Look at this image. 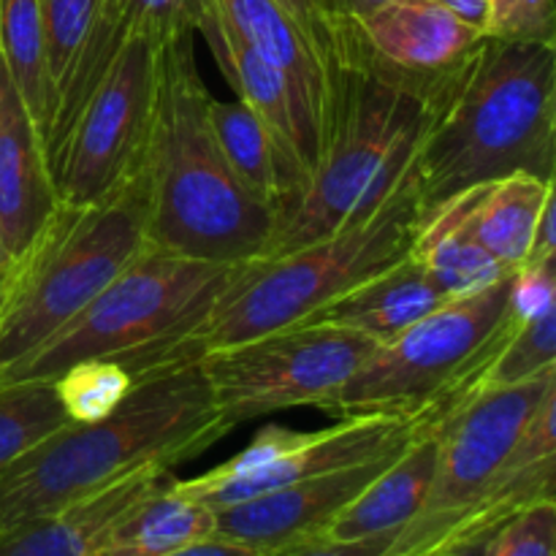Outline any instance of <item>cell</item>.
<instances>
[{
	"label": "cell",
	"instance_id": "obj_1",
	"mask_svg": "<svg viewBox=\"0 0 556 556\" xmlns=\"http://www.w3.org/2000/svg\"><path fill=\"white\" fill-rule=\"evenodd\" d=\"M210 96L193 30L163 41L144 152L147 242L179 258L233 266L264 253L275 206L255 199L223 157L206 117Z\"/></svg>",
	"mask_w": 556,
	"mask_h": 556
},
{
	"label": "cell",
	"instance_id": "obj_2",
	"mask_svg": "<svg viewBox=\"0 0 556 556\" xmlns=\"http://www.w3.org/2000/svg\"><path fill=\"white\" fill-rule=\"evenodd\" d=\"M233 429L217 416L199 364L139 380L96 424H65L0 472V530L52 514L147 467L174 470Z\"/></svg>",
	"mask_w": 556,
	"mask_h": 556
},
{
	"label": "cell",
	"instance_id": "obj_3",
	"mask_svg": "<svg viewBox=\"0 0 556 556\" xmlns=\"http://www.w3.org/2000/svg\"><path fill=\"white\" fill-rule=\"evenodd\" d=\"M554 168L556 43L486 36L418 147L413 182L421 220L467 190L516 174L554 182Z\"/></svg>",
	"mask_w": 556,
	"mask_h": 556
},
{
	"label": "cell",
	"instance_id": "obj_4",
	"mask_svg": "<svg viewBox=\"0 0 556 556\" xmlns=\"http://www.w3.org/2000/svg\"><path fill=\"white\" fill-rule=\"evenodd\" d=\"M421 226L413 168L375 215L291 253L253 258L231 269L210 313L163 348L136 383L157 372L199 364L206 353L307 324L369 277L410 255Z\"/></svg>",
	"mask_w": 556,
	"mask_h": 556
},
{
	"label": "cell",
	"instance_id": "obj_5",
	"mask_svg": "<svg viewBox=\"0 0 556 556\" xmlns=\"http://www.w3.org/2000/svg\"><path fill=\"white\" fill-rule=\"evenodd\" d=\"M434 112L364 65L331 58L318 163L277 210L258 258L291 253L375 215L410 174Z\"/></svg>",
	"mask_w": 556,
	"mask_h": 556
},
{
	"label": "cell",
	"instance_id": "obj_6",
	"mask_svg": "<svg viewBox=\"0 0 556 556\" xmlns=\"http://www.w3.org/2000/svg\"><path fill=\"white\" fill-rule=\"evenodd\" d=\"M147 242L144 163L87 206L58 204L0 286V372L74 320Z\"/></svg>",
	"mask_w": 556,
	"mask_h": 556
},
{
	"label": "cell",
	"instance_id": "obj_7",
	"mask_svg": "<svg viewBox=\"0 0 556 556\" xmlns=\"http://www.w3.org/2000/svg\"><path fill=\"white\" fill-rule=\"evenodd\" d=\"M237 266V264H233ZM233 266L147 248L74 320L0 372L5 380H52L71 364L109 358L136 375L212 309Z\"/></svg>",
	"mask_w": 556,
	"mask_h": 556
},
{
	"label": "cell",
	"instance_id": "obj_8",
	"mask_svg": "<svg viewBox=\"0 0 556 556\" xmlns=\"http://www.w3.org/2000/svg\"><path fill=\"white\" fill-rule=\"evenodd\" d=\"M514 271L462 299H445L356 369L324 413L351 416H440L462 400L510 320Z\"/></svg>",
	"mask_w": 556,
	"mask_h": 556
},
{
	"label": "cell",
	"instance_id": "obj_9",
	"mask_svg": "<svg viewBox=\"0 0 556 556\" xmlns=\"http://www.w3.org/2000/svg\"><path fill=\"white\" fill-rule=\"evenodd\" d=\"M378 351V342L342 326L309 320L271 331L199 362L217 416L239 424L291 407H320Z\"/></svg>",
	"mask_w": 556,
	"mask_h": 556
},
{
	"label": "cell",
	"instance_id": "obj_10",
	"mask_svg": "<svg viewBox=\"0 0 556 556\" xmlns=\"http://www.w3.org/2000/svg\"><path fill=\"white\" fill-rule=\"evenodd\" d=\"M157 47L144 36L128 38L49 155L60 204H92L141 168L155 112Z\"/></svg>",
	"mask_w": 556,
	"mask_h": 556
},
{
	"label": "cell",
	"instance_id": "obj_11",
	"mask_svg": "<svg viewBox=\"0 0 556 556\" xmlns=\"http://www.w3.org/2000/svg\"><path fill=\"white\" fill-rule=\"evenodd\" d=\"M329 38V63L353 60L440 109L470 71L486 33L434 0H391L364 20L334 25Z\"/></svg>",
	"mask_w": 556,
	"mask_h": 556
},
{
	"label": "cell",
	"instance_id": "obj_12",
	"mask_svg": "<svg viewBox=\"0 0 556 556\" xmlns=\"http://www.w3.org/2000/svg\"><path fill=\"white\" fill-rule=\"evenodd\" d=\"M556 386V367L508 389H476L440 416L438 470L416 519L454 521L476 508L503 476L532 413Z\"/></svg>",
	"mask_w": 556,
	"mask_h": 556
},
{
	"label": "cell",
	"instance_id": "obj_13",
	"mask_svg": "<svg viewBox=\"0 0 556 556\" xmlns=\"http://www.w3.org/2000/svg\"><path fill=\"white\" fill-rule=\"evenodd\" d=\"M421 427V416H351L315 432H304L302 443L293 445L261 470L239 478H206L204 472L188 481L174 478V489L199 500L212 510L261 497L275 489L362 465L378 456L402 451Z\"/></svg>",
	"mask_w": 556,
	"mask_h": 556
},
{
	"label": "cell",
	"instance_id": "obj_14",
	"mask_svg": "<svg viewBox=\"0 0 556 556\" xmlns=\"http://www.w3.org/2000/svg\"><path fill=\"white\" fill-rule=\"evenodd\" d=\"M400 454L402 451H394L215 510V535L248 543L269 554L309 546L324 538L326 527L337 519V514L345 510Z\"/></svg>",
	"mask_w": 556,
	"mask_h": 556
},
{
	"label": "cell",
	"instance_id": "obj_15",
	"mask_svg": "<svg viewBox=\"0 0 556 556\" xmlns=\"http://www.w3.org/2000/svg\"><path fill=\"white\" fill-rule=\"evenodd\" d=\"M58 204L41 130L0 63V244L9 264L36 242Z\"/></svg>",
	"mask_w": 556,
	"mask_h": 556
},
{
	"label": "cell",
	"instance_id": "obj_16",
	"mask_svg": "<svg viewBox=\"0 0 556 556\" xmlns=\"http://www.w3.org/2000/svg\"><path fill=\"white\" fill-rule=\"evenodd\" d=\"M168 478L172 470L166 467H147L65 508L5 527L0 530V556H98L119 516Z\"/></svg>",
	"mask_w": 556,
	"mask_h": 556
},
{
	"label": "cell",
	"instance_id": "obj_17",
	"mask_svg": "<svg viewBox=\"0 0 556 556\" xmlns=\"http://www.w3.org/2000/svg\"><path fill=\"white\" fill-rule=\"evenodd\" d=\"M217 16L275 65L291 85L299 106L324 139V114L329 101V63L320 58L313 38L277 0H206Z\"/></svg>",
	"mask_w": 556,
	"mask_h": 556
},
{
	"label": "cell",
	"instance_id": "obj_18",
	"mask_svg": "<svg viewBox=\"0 0 556 556\" xmlns=\"http://www.w3.org/2000/svg\"><path fill=\"white\" fill-rule=\"evenodd\" d=\"M438 427L421 416V427L383 472L337 514L320 541H358L402 530L421 514L438 470Z\"/></svg>",
	"mask_w": 556,
	"mask_h": 556
},
{
	"label": "cell",
	"instance_id": "obj_19",
	"mask_svg": "<svg viewBox=\"0 0 556 556\" xmlns=\"http://www.w3.org/2000/svg\"><path fill=\"white\" fill-rule=\"evenodd\" d=\"M443 302L445 299L410 253L331 302L313 320L342 326L369 337L378 345H389Z\"/></svg>",
	"mask_w": 556,
	"mask_h": 556
},
{
	"label": "cell",
	"instance_id": "obj_20",
	"mask_svg": "<svg viewBox=\"0 0 556 556\" xmlns=\"http://www.w3.org/2000/svg\"><path fill=\"white\" fill-rule=\"evenodd\" d=\"M554 195V182L530 174L481 185L472 188L465 226L505 271H519L532 250L543 206Z\"/></svg>",
	"mask_w": 556,
	"mask_h": 556
},
{
	"label": "cell",
	"instance_id": "obj_21",
	"mask_svg": "<svg viewBox=\"0 0 556 556\" xmlns=\"http://www.w3.org/2000/svg\"><path fill=\"white\" fill-rule=\"evenodd\" d=\"M470 195L467 190L424 217L410 250L443 299L470 296L510 275L467 231Z\"/></svg>",
	"mask_w": 556,
	"mask_h": 556
},
{
	"label": "cell",
	"instance_id": "obj_22",
	"mask_svg": "<svg viewBox=\"0 0 556 556\" xmlns=\"http://www.w3.org/2000/svg\"><path fill=\"white\" fill-rule=\"evenodd\" d=\"M215 527V510L177 492L172 476L119 516L98 548V556H161L212 538Z\"/></svg>",
	"mask_w": 556,
	"mask_h": 556
},
{
	"label": "cell",
	"instance_id": "obj_23",
	"mask_svg": "<svg viewBox=\"0 0 556 556\" xmlns=\"http://www.w3.org/2000/svg\"><path fill=\"white\" fill-rule=\"evenodd\" d=\"M206 117H210L217 147L239 182L255 199L275 206L277 215V206L286 199V188H282L280 157H277L269 128L242 101H217L215 96L206 101Z\"/></svg>",
	"mask_w": 556,
	"mask_h": 556
},
{
	"label": "cell",
	"instance_id": "obj_24",
	"mask_svg": "<svg viewBox=\"0 0 556 556\" xmlns=\"http://www.w3.org/2000/svg\"><path fill=\"white\" fill-rule=\"evenodd\" d=\"M0 63L43 139L52 119L54 90L47 71L38 0H0Z\"/></svg>",
	"mask_w": 556,
	"mask_h": 556
},
{
	"label": "cell",
	"instance_id": "obj_25",
	"mask_svg": "<svg viewBox=\"0 0 556 556\" xmlns=\"http://www.w3.org/2000/svg\"><path fill=\"white\" fill-rule=\"evenodd\" d=\"M548 367H556V299L527 315L510 307L508 329L470 391L519 386Z\"/></svg>",
	"mask_w": 556,
	"mask_h": 556
},
{
	"label": "cell",
	"instance_id": "obj_26",
	"mask_svg": "<svg viewBox=\"0 0 556 556\" xmlns=\"http://www.w3.org/2000/svg\"><path fill=\"white\" fill-rule=\"evenodd\" d=\"M68 421L52 380L0 383V472Z\"/></svg>",
	"mask_w": 556,
	"mask_h": 556
},
{
	"label": "cell",
	"instance_id": "obj_27",
	"mask_svg": "<svg viewBox=\"0 0 556 556\" xmlns=\"http://www.w3.org/2000/svg\"><path fill=\"white\" fill-rule=\"evenodd\" d=\"M52 383L71 424H96L123 405L136 380L123 364L109 358H87L63 369L58 378H52Z\"/></svg>",
	"mask_w": 556,
	"mask_h": 556
},
{
	"label": "cell",
	"instance_id": "obj_28",
	"mask_svg": "<svg viewBox=\"0 0 556 556\" xmlns=\"http://www.w3.org/2000/svg\"><path fill=\"white\" fill-rule=\"evenodd\" d=\"M41 3L43 52H47V71L52 79L54 98L90 33L92 20L101 0H38Z\"/></svg>",
	"mask_w": 556,
	"mask_h": 556
},
{
	"label": "cell",
	"instance_id": "obj_29",
	"mask_svg": "<svg viewBox=\"0 0 556 556\" xmlns=\"http://www.w3.org/2000/svg\"><path fill=\"white\" fill-rule=\"evenodd\" d=\"M556 503L541 500L516 510L494 530L486 556H554Z\"/></svg>",
	"mask_w": 556,
	"mask_h": 556
},
{
	"label": "cell",
	"instance_id": "obj_30",
	"mask_svg": "<svg viewBox=\"0 0 556 556\" xmlns=\"http://www.w3.org/2000/svg\"><path fill=\"white\" fill-rule=\"evenodd\" d=\"M117 5L119 27L128 38L144 36L163 43L179 33H195L201 0H112Z\"/></svg>",
	"mask_w": 556,
	"mask_h": 556
},
{
	"label": "cell",
	"instance_id": "obj_31",
	"mask_svg": "<svg viewBox=\"0 0 556 556\" xmlns=\"http://www.w3.org/2000/svg\"><path fill=\"white\" fill-rule=\"evenodd\" d=\"M486 36L505 41L556 43L554 0H489Z\"/></svg>",
	"mask_w": 556,
	"mask_h": 556
},
{
	"label": "cell",
	"instance_id": "obj_32",
	"mask_svg": "<svg viewBox=\"0 0 556 556\" xmlns=\"http://www.w3.org/2000/svg\"><path fill=\"white\" fill-rule=\"evenodd\" d=\"M492 516H510V510L497 508V505H478V508H472L470 514L465 516V519L456 521L454 527H445V530H434V532H429V535H424V538L407 535V532L402 530L389 556H434L440 552V548L445 546V543H451L456 535H462L467 527L478 525V521H483V519H492Z\"/></svg>",
	"mask_w": 556,
	"mask_h": 556
},
{
	"label": "cell",
	"instance_id": "obj_33",
	"mask_svg": "<svg viewBox=\"0 0 556 556\" xmlns=\"http://www.w3.org/2000/svg\"><path fill=\"white\" fill-rule=\"evenodd\" d=\"M400 532L402 530L383 532V535L358 538V541H315L291 556H389Z\"/></svg>",
	"mask_w": 556,
	"mask_h": 556
},
{
	"label": "cell",
	"instance_id": "obj_34",
	"mask_svg": "<svg viewBox=\"0 0 556 556\" xmlns=\"http://www.w3.org/2000/svg\"><path fill=\"white\" fill-rule=\"evenodd\" d=\"M293 20L302 25V30L313 38V43L318 47L320 58L329 63L331 52V38H329V25H326L324 14H320L318 0H277Z\"/></svg>",
	"mask_w": 556,
	"mask_h": 556
},
{
	"label": "cell",
	"instance_id": "obj_35",
	"mask_svg": "<svg viewBox=\"0 0 556 556\" xmlns=\"http://www.w3.org/2000/svg\"><path fill=\"white\" fill-rule=\"evenodd\" d=\"M505 519H508V516H492V519H483L478 521V525L467 527L462 535H456L454 541L445 543L434 556H486L489 541H492L494 530H497Z\"/></svg>",
	"mask_w": 556,
	"mask_h": 556
},
{
	"label": "cell",
	"instance_id": "obj_36",
	"mask_svg": "<svg viewBox=\"0 0 556 556\" xmlns=\"http://www.w3.org/2000/svg\"><path fill=\"white\" fill-rule=\"evenodd\" d=\"M291 552H296V548H291ZM291 552L269 554V552H261V548L255 546H248V543L231 541V538L212 535V538H204V541L188 543V546L174 548V552L161 554V556H286Z\"/></svg>",
	"mask_w": 556,
	"mask_h": 556
},
{
	"label": "cell",
	"instance_id": "obj_37",
	"mask_svg": "<svg viewBox=\"0 0 556 556\" xmlns=\"http://www.w3.org/2000/svg\"><path fill=\"white\" fill-rule=\"evenodd\" d=\"M386 3H391V0H318L320 14H324L329 30L334 25L364 20V16H369L375 9H380Z\"/></svg>",
	"mask_w": 556,
	"mask_h": 556
},
{
	"label": "cell",
	"instance_id": "obj_38",
	"mask_svg": "<svg viewBox=\"0 0 556 556\" xmlns=\"http://www.w3.org/2000/svg\"><path fill=\"white\" fill-rule=\"evenodd\" d=\"M438 5H443L445 11H451L454 16H459L467 25L478 27V30L486 33L489 25V0H434Z\"/></svg>",
	"mask_w": 556,
	"mask_h": 556
},
{
	"label": "cell",
	"instance_id": "obj_39",
	"mask_svg": "<svg viewBox=\"0 0 556 556\" xmlns=\"http://www.w3.org/2000/svg\"><path fill=\"white\" fill-rule=\"evenodd\" d=\"M5 266H9V258H5V250L3 244H0V271H5Z\"/></svg>",
	"mask_w": 556,
	"mask_h": 556
},
{
	"label": "cell",
	"instance_id": "obj_40",
	"mask_svg": "<svg viewBox=\"0 0 556 556\" xmlns=\"http://www.w3.org/2000/svg\"><path fill=\"white\" fill-rule=\"evenodd\" d=\"M3 275H5V271H0V286H3Z\"/></svg>",
	"mask_w": 556,
	"mask_h": 556
},
{
	"label": "cell",
	"instance_id": "obj_41",
	"mask_svg": "<svg viewBox=\"0 0 556 556\" xmlns=\"http://www.w3.org/2000/svg\"><path fill=\"white\" fill-rule=\"evenodd\" d=\"M296 552H299V548H296ZM293 554V552H291ZM291 554H286V556H291Z\"/></svg>",
	"mask_w": 556,
	"mask_h": 556
}]
</instances>
